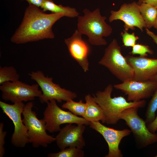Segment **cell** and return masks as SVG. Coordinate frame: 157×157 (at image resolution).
<instances>
[{
    "label": "cell",
    "instance_id": "6da1fadb",
    "mask_svg": "<svg viewBox=\"0 0 157 157\" xmlns=\"http://www.w3.org/2000/svg\"><path fill=\"white\" fill-rule=\"evenodd\" d=\"M65 16L62 13L47 14L38 7L29 4L20 25L11 38L17 44H23L45 39H53V24Z\"/></svg>",
    "mask_w": 157,
    "mask_h": 157
},
{
    "label": "cell",
    "instance_id": "7a4b0ae2",
    "mask_svg": "<svg viewBox=\"0 0 157 157\" xmlns=\"http://www.w3.org/2000/svg\"><path fill=\"white\" fill-rule=\"evenodd\" d=\"M83 12V16L77 17V29L88 37V42L91 44L106 45L107 42L103 37L109 36L113 32L112 27L106 22V17L101 15L99 8L92 12L85 8Z\"/></svg>",
    "mask_w": 157,
    "mask_h": 157
},
{
    "label": "cell",
    "instance_id": "3957f363",
    "mask_svg": "<svg viewBox=\"0 0 157 157\" xmlns=\"http://www.w3.org/2000/svg\"><path fill=\"white\" fill-rule=\"evenodd\" d=\"M113 86L108 85L102 91H97L93 97L95 102L103 110L105 118V123L115 124L120 120L121 113L127 108L137 107H144L146 102L144 100L138 101H128L124 97L119 96L112 97Z\"/></svg>",
    "mask_w": 157,
    "mask_h": 157
},
{
    "label": "cell",
    "instance_id": "277c9868",
    "mask_svg": "<svg viewBox=\"0 0 157 157\" xmlns=\"http://www.w3.org/2000/svg\"><path fill=\"white\" fill-rule=\"evenodd\" d=\"M98 63L107 68L122 82L132 79L133 77V69L122 55L116 39H113L105 49Z\"/></svg>",
    "mask_w": 157,
    "mask_h": 157
},
{
    "label": "cell",
    "instance_id": "5b68a950",
    "mask_svg": "<svg viewBox=\"0 0 157 157\" xmlns=\"http://www.w3.org/2000/svg\"><path fill=\"white\" fill-rule=\"evenodd\" d=\"M33 105L32 102L27 103L22 113L23 121L28 132V143H31L34 148L47 147L56 141V138L47 133L45 122L43 119H38L32 110Z\"/></svg>",
    "mask_w": 157,
    "mask_h": 157
},
{
    "label": "cell",
    "instance_id": "8992f818",
    "mask_svg": "<svg viewBox=\"0 0 157 157\" xmlns=\"http://www.w3.org/2000/svg\"><path fill=\"white\" fill-rule=\"evenodd\" d=\"M139 108L133 107L126 109L120 114L119 118L125 121L132 132L138 145L142 148L157 142V134L149 130L145 120L138 114Z\"/></svg>",
    "mask_w": 157,
    "mask_h": 157
},
{
    "label": "cell",
    "instance_id": "52a82bcc",
    "mask_svg": "<svg viewBox=\"0 0 157 157\" xmlns=\"http://www.w3.org/2000/svg\"><path fill=\"white\" fill-rule=\"evenodd\" d=\"M28 74L41 89L42 94L39 99L42 103H47L53 99L61 103L63 101L73 99L77 97L76 93L62 88L53 82L52 77L46 76L41 71L31 72Z\"/></svg>",
    "mask_w": 157,
    "mask_h": 157
},
{
    "label": "cell",
    "instance_id": "ba28073f",
    "mask_svg": "<svg viewBox=\"0 0 157 157\" xmlns=\"http://www.w3.org/2000/svg\"><path fill=\"white\" fill-rule=\"evenodd\" d=\"M43 112V119L45 123L47 130L51 133L59 131L61 125L76 124L89 125L90 122L84 118L78 116L70 111H67L60 108L56 101L51 100L47 103Z\"/></svg>",
    "mask_w": 157,
    "mask_h": 157
},
{
    "label": "cell",
    "instance_id": "9c48e42d",
    "mask_svg": "<svg viewBox=\"0 0 157 157\" xmlns=\"http://www.w3.org/2000/svg\"><path fill=\"white\" fill-rule=\"evenodd\" d=\"M36 83L30 85L19 80L7 82L0 85L1 97L5 101L14 103L33 100L36 97H40L42 91Z\"/></svg>",
    "mask_w": 157,
    "mask_h": 157
},
{
    "label": "cell",
    "instance_id": "30bf717a",
    "mask_svg": "<svg viewBox=\"0 0 157 157\" xmlns=\"http://www.w3.org/2000/svg\"><path fill=\"white\" fill-rule=\"evenodd\" d=\"M25 106L23 102L10 104L0 101V107L3 113L12 121L14 125L11 143L19 148L24 147L28 143L27 131L22 118Z\"/></svg>",
    "mask_w": 157,
    "mask_h": 157
},
{
    "label": "cell",
    "instance_id": "8fae6325",
    "mask_svg": "<svg viewBox=\"0 0 157 157\" xmlns=\"http://www.w3.org/2000/svg\"><path fill=\"white\" fill-rule=\"evenodd\" d=\"M108 21L110 23L116 20H120L124 23V30H134L137 27L142 31L146 26L140 13V6L137 2L124 3L117 11L112 10Z\"/></svg>",
    "mask_w": 157,
    "mask_h": 157
},
{
    "label": "cell",
    "instance_id": "7c38bea8",
    "mask_svg": "<svg viewBox=\"0 0 157 157\" xmlns=\"http://www.w3.org/2000/svg\"><path fill=\"white\" fill-rule=\"evenodd\" d=\"M113 87L127 95L128 101H138L152 97L157 90V82L131 79L115 84Z\"/></svg>",
    "mask_w": 157,
    "mask_h": 157
},
{
    "label": "cell",
    "instance_id": "4fadbf2b",
    "mask_svg": "<svg viewBox=\"0 0 157 157\" xmlns=\"http://www.w3.org/2000/svg\"><path fill=\"white\" fill-rule=\"evenodd\" d=\"M90 127L100 134L107 142L108 152L105 157H122L123 154L119 145L122 139L130 135L131 131L128 129L117 130L108 127L99 121L90 122Z\"/></svg>",
    "mask_w": 157,
    "mask_h": 157
},
{
    "label": "cell",
    "instance_id": "5bb4252c",
    "mask_svg": "<svg viewBox=\"0 0 157 157\" xmlns=\"http://www.w3.org/2000/svg\"><path fill=\"white\" fill-rule=\"evenodd\" d=\"M83 124H67L61 128L56 137V144L60 150L69 147L83 149L85 145L83 134L86 128Z\"/></svg>",
    "mask_w": 157,
    "mask_h": 157
},
{
    "label": "cell",
    "instance_id": "9a60e30c",
    "mask_svg": "<svg viewBox=\"0 0 157 157\" xmlns=\"http://www.w3.org/2000/svg\"><path fill=\"white\" fill-rule=\"evenodd\" d=\"M82 35L76 29L71 37L65 39L64 42L71 57L86 72L89 69L88 57L90 48L82 39Z\"/></svg>",
    "mask_w": 157,
    "mask_h": 157
},
{
    "label": "cell",
    "instance_id": "2e32d148",
    "mask_svg": "<svg viewBox=\"0 0 157 157\" xmlns=\"http://www.w3.org/2000/svg\"><path fill=\"white\" fill-rule=\"evenodd\" d=\"M126 58L133 69L132 80L141 81L149 80L157 74V59L130 55Z\"/></svg>",
    "mask_w": 157,
    "mask_h": 157
},
{
    "label": "cell",
    "instance_id": "e0dca14e",
    "mask_svg": "<svg viewBox=\"0 0 157 157\" xmlns=\"http://www.w3.org/2000/svg\"><path fill=\"white\" fill-rule=\"evenodd\" d=\"M86 105L85 114L83 117L89 122L101 121L105 123V118L103 110L94 100L93 97L88 94L85 96Z\"/></svg>",
    "mask_w": 157,
    "mask_h": 157
},
{
    "label": "cell",
    "instance_id": "ac0fdd59",
    "mask_svg": "<svg viewBox=\"0 0 157 157\" xmlns=\"http://www.w3.org/2000/svg\"><path fill=\"white\" fill-rule=\"evenodd\" d=\"M41 8L44 12L49 11L52 13H62L69 18L78 17L79 15L76 8L57 5L52 0H43Z\"/></svg>",
    "mask_w": 157,
    "mask_h": 157
},
{
    "label": "cell",
    "instance_id": "d6986e66",
    "mask_svg": "<svg viewBox=\"0 0 157 157\" xmlns=\"http://www.w3.org/2000/svg\"><path fill=\"white\" fill-rule=\"evenodd\" d=\"M139 6L140 13L146 24V28L149 29L154 27L157 17V8L144 2Z\"/></svg>",
    "mask_w": 157,
    "mask_h": 157
},
{
    "label": "cell",
    "instance_id": "ffe728a7",
    "mask_svg": "<svg viewBox=\"0 0 157 157\" xmlns=\"http://www.w3.org/2000/svg\"><path fill=\"white\" fill-rule=\"evenodd\" d=\"M61 107L63 109L69 110L75 115L83 117L85 113L86 105V103H83L82 100H80L78 102H75L70 99L63 104Z\"/></svg>",
    "mask_w": 157,
    "mask_h": 157
},
{
    "label": "cell",
    "instance_id": "44dd1931",
    "mask_svg": "<svg viewBox=\"0 0 157 157\" xmlns=\"http://www.w3.org/2000/svg\"><path fill=\"white\" fill-rule=\"evenodd\" d=\"M20 76L13 67H0V85L7 82H13L19 80Z\"/></svg>",
    "mask_w": 157,
    "mask_h": 157
},
{
    "label": "cell",
    "instance_id": "7402d4cb",
    "mask_svg": "<svg viewBox=\"0 0 157 157\" xmlns=\"http://www.w3.org/2000/svg\"><path fill=\"white\" fill-rule=\"evenodd\" d=\"M82 149L75 147H67L59 152L50 153L48 157H83L84 151Z\"/></svg>",
    "mask_w": 157,
    "mask_h": 157
},
{
    "label": "cell",
    "instance_id": "603a6c76",
    "mask_svg": "<svg viewBox=\"0 0 157 157\" xmlns=\"http://www.w3.org/2000/svg\"><path fill=\"white\" fill-rule=\"evenodd\" d=\"M157 110V90L152 96L145 114V121L146 124L152 122L156 118L155 113Z\"/></svg>",
    "mask_w": 157,
    "mask_h": 157
},
{
    "label": "cell",
    "instance_id": "cb8c5ba5",
    "mask_svg": "<svg viewBox=\"0 0 157 157\" xmlns=\"http://www.w3.org/2000/svg\"><path fill=\"white\" fill-rule=\"evenodd\" d=\"M127 31L124 30L121 33L122 42L125 47H132L136 44V41L139 38L134 33H130Z\"/></svg>",
    "mask_w": 157,
    "mask_h": 157
},
{
    "label": "cell",
    "instance_id": "d4e9b609",
    "mask_svg": "<svg viewBox=\"0 0 157 157\" xmlns=\"http://www.w3.org/2000/svg\"><path fill=\"white\" fill-rule=\"evenodd\" d=\"M131 53L133 55L139 54L141 57H146L147 53L153 54V51L147 45L136 44L132 47Z\"/></svg>",
    "mask_w": 157,
    "mask_h": 157
},
{
    "label": "cell",
    "instance_id": "484cf974",
    "mask_svg": "<svg viewBox=\"0 0 157 157\" xmlns=\"http://www.w3.org/2000/svg\"><path fill=\"white\" fill-rule=\"evenodd\" d=\"M4 124L1 122L0 123V157L4 156L5 150L4 147L5 144V138L6 136L7 132L4 131Z\"/></svg>",
    "mask_w": 157,
    "mask_h": 157
},
{
    "label": "cell",
    "instance_id": "4316f807",
    "mask_svg": "<svg viewBox=\"0 0 157 157\" xmlns=\"http://www.w3.org/2000/svg\"><path fill=\"white\" fill-rule=\"evenodd\" d=\"M147 126L151 132L154 133H155L157 131V115L154 120L151 123L147 124Z\"/></svg>",
    "mask_w": 157,
    "mask_h": 157
},
{
    "label": "cell",
    "instance_id": "83f0119b",
    "mask_svg": "<svg viewBox=\"0 0 157 157\" xmlns=\"http://www.w3.org/2000/svg\"><path fill=\"white\" fill-rule=\"evenodd\" d=\"M27 1L29 4L33 5L38 8L41 6L43 0H19Z\"/></svg>",
    "mask_w": 157,
    "mask_h": 157
},
{
    "label": "cell",
    "instance_id": "f1b7e54d",
    "mask_svg": "<svg viewBox=\"0 0 157 157\" xmlns=\"http://www.w3.org/2000/svg\"><path fill=\"white\" fill-rule=\"evenodd\" d=\"M145 30L147 34L152 38L154 42L157 45V35L148 28H146Z\"/></svg>",
    "mask_w": 157,
    "mask_h": 157
},
{
    "label": "cell",
    "instance_id": "f546056e",
    "mask_svg": "<svg viewBox=\"0 0 157 157\" xmlns=\"http://www.w3.org/2000/svg\"><path fill=\"white\" fill-rule=\"evenodd\" d=\"M143 2L150 4L157 8V0H144Z\"/></svg>",
    "mask_w": 157,
    "mask_h": 157
},
{
    "label": "cell",
    "instance_id": "4dcf8cb0",
    "mask_svg": "<svg viewBox=\"0 0 157 157\" xmlns=\"http://www.w3.org/2000/svg\"><path fill=\"white\" fill-rule=\"evenodd\" d=\"M150 80L157 82V74L152 77Z\"/></svg>",
    "mask_w": 157,
    "mask_h": 157
},
{
    "label": "cell",
    "instance_id": "1f68e13d",
    "mask_svg": "<svg viewBox=\"0 0 157 157\" xmlns=\"http://www.w3.org/2000/svg\"><path fill=\"white\" fill-rule=\"evenodd\" d=\"M154 27L157 30V17Z\"/></svg>",
    "mask_w": 157,
    "mask_h": 157
},
{
    "label": "cell",
    "instance_id": "d6a6232c",
    "mask_svg": "<svg viewBox=\"0 0 157 157\" xmlns=\"http://www.w3.org/2000/svg\"><path fill=\"white\" fill-rule=\"evenodd\" d=\"M144 0H138L137 2V3L138 5H140L143 2Z\"/></svg>",
    "mask_w": 157,
    "mask_h": 157
},
{
    "label": "cell",
    "instance_id": "836d02e7",
    "mask_svg": "<svg viewBox=\"0 0 157 157\" xmlns=\"http://www.w3.org/2000/svg\"><path fill=\"white\" fill-rule=\"evenodd\" d=\"M156 157H157V154L156 155V156H155Z\"/></svg>",
    "mask_w": 157,
    "mask_h": 157
},
{
    "label": "cell",
    "instance_id": "e575fe53",
    "mask_svg": "<svg viewBox=\"0 0 157 157\" xmlns=\"http://www.w3.org/2000/svg\"><path fill=\"white\" fill-rule=\"evenodd\" d=\"M131 0L133 1V0Z\"/></svg>",
    "mask_w": 157,
    "mask_h": 157
}]
</instances>
